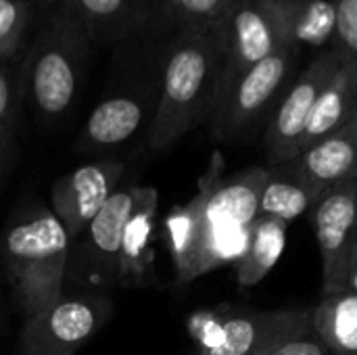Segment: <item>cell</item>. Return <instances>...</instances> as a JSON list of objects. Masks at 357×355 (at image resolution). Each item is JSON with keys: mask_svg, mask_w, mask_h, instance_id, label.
Returning <instances> with one entry per match:
<instances>
[{"mask_svg": "<svg viewBox=\"0 0 357 355\" xmlns=\"http://www.w3.org/2000/svg\"><path fill=\"white\" fill-rule=\"evenodd\" d=\"M268 167L255 165L224 176V159L213 155L197 195L172 207L163 220V236L178 285H188L218 268L234 266L259 218V195Z\"/></svg>", "mask_w": 357, "mask_h": 355, "instance_id": "obj_1", "label": "cell"}, {"mask_svg": "<svg viewBox=\"0 0 357 355\" xmlns=\"http://www.w3.org/2000/svg\"><path fill=\"white\" fill-rule=\"evenodd\" d=\"M172 31V25L149 27L111 48L107 88L75 138V149L82 155L109 157L136 136L146 138L159 105L163 59Z\"/></svg>", "mask_w": 357, "mask_h": 355, "instance_id": "obj_2", "label": "cell"}, {"mask_svg": "<svg viewBox=\"0 0 357 355\" xmlns=\"http://www.w3.org/2000/svg\"><path fill=\"white\" fill-rule=\"evenodd\" d=\"M224 56V19L172 31L163 59L157 113L144 138L149 151L167 153L188 132L209 121Z\"/></svg>", "mask_w": 357, "mask_h": 355, "instance_id": "obj_3", "label": "cell"}, {"mask_svg": "<svg viewBox=\"0 0 357 355\" xmlns=\"http://www.w3.org/2000/svg\"><path fill=\"white\" fill-rule=\"evenodd\" d=\"M94 44L67 4H54L21 63V96L42 126H54L75 105Z\"/></svg>", "mask_w": 357, "mask_h": 355, "instance_id": "obj_4", "label": "cell"}, {"mask_svg": "<svg viewBox=\"0 0 357 355\" xmlns=\"http://www.w3.org/2000/svg\"><path fill=\"white\" fill-rule=\"evenodd\" d=\"M0 257L23 322L65 293L69 239L48 205L27 201L8 218L0 239Z\"/></svg>", "mask_w": 357, "mask_h": 355, "instance_id": "obj_5", "label": "cell"}, {"mask_svg": "<svg viewBox=\"0 0 357 355\" xmlns=\"http://www.w3.org/2000/svg\"><path fill=\"white\" fill-rule=\"evenodd\" d=\"M310 4V0H238L228 10L224 17L226 56L213 109L243 73L287 42L299 40Z\"/></svg>", "mask_w": 357, "mask_h": 355, "instance_id": "obj_6", "label": "cell"}, {"mask_svg": "<svg viewBox=\"0 0 357 355\" xmlns=\"http://www.w3.org/2000/svg\"><path fill=\"white\" fill-rule=\"evenodd\" d=\"M301 46L299 40L287 42L232 84L205 123L213 140L238 142L268 123L278 100L293 82Z\"/></svg>", "mask_w": 357, "mask_h": 355, "instance_id": "obj_7", "label": "cell"}, {"mask_svg": "<svg viewBox=\"0 0 357 355\" xmlns=\"http://www.w3.org/2000/svg\"><path fill=\"white\" fill-rule=\"evenodd\" d=\"M113 301L102 291L63 293L56 303L23 322L17 355H75L111 318Z\"/></svg>", "mask_w": 357, "mask_h": 355, "instance_id": "obj_8", "label": "cell"}, {"mask_svg": "<svg viewBox=\"0 0 357 355\" xmlns=\"http://www.w3.org/2000/svg\"><path fill=\"white\" fill-rule=\"evenodd\" d=\"M136 184L119 186L84 232L69 243L65 287L79 291H107L117 287V262L123 226L134 207Z\"/></svg>", "mask_w": 357, "mask_h": 355, "instance_id": "obj_9", "label": "cell"}, {"mask_svg": "<svg viewBox=\"0 0 357 355\" xmlns=\"http://www.w3.org/2000/svg\"><path fill=\"white\" fill-rule=\"evenodd\" d=\"M341 65V54L333 46H328L318 52L307 63V67L291 82L266 123L264 144L268 165H278L301 155L303 132L307 128L314 105L328 82L337 75Z\"/></svg>", "mask_w": 357, "mask_h": 355, "instance_id": "obj_10", "label": "cell"}, {"mask_svg": "<svg viewBox=\"0 0 357 355\" xmlns=\"http://www.w3.org/2000/svg\"><path fill=\"white\" fill-rule=\"evenodd\" d=\"M310 213L322 262V295L345 291L357 239V180L324 190Z\"/></svg>", "mask_w": 357, "mask_h": 355, "instance_id": "obj_11", "label": "cell"}, {"mask_svg": "<svg viewBox=\"0 0 357 355\" xmlns=\"http://www.w3.org/2000/svg\"><path fill=\"white\" fill-rule=\"evenodd\" d=\"M126 176V163L115 157H100L61 176L50 188V209L75 241L107 201L119 190Z\"/></svg>", "mask_w": 357, "mask_h": 355, "instance_id": "obj_12", "label": "cell"}, {"mask_svg": "<svg viewBox=\"0 0 357 355\" xmlns=\"http://www.w3.org/2000/svg\"><path fill=\"white\" fill-rule=\"evenodd\" d=\"M312 328V308L228 312L218 339L197 355H268Z\"/></svg>", "mask_w": 357, "mask_h": 355, "instance_id": "obj_13", "label": "cell"}, {"mask_svg": "<svg viewBox=\"0 0 357 355\" xmlns=\"http://www.w3.org/2000/svg\"><path fill=\"white\" fill-rule=\"evenodd\" d=\"M86 25L94 46L113 48L119 40L157 25H172L167 0H65Z\"/></svg>", "mask_w": 357, "mask_h": 355, "instance_id": "obj_14", "label": "cell"}, {"mask_svg": "<svg viewBox=\"0 0 357 355\" xmlns=\"http://www.w3.org/2000/svg\"><path fill=\"white\" fill-rule=\"evenodd\" d=\"M159 209V190L155 186L136 184L134 207L123 226L119 262H117V287L140 289L146 287L155 272V226Z\"/></svg>", "mask_w": 357, "mask_h": 355, "instance_id": "obj_15", "label": "cell"}, {"mask_svg": "<svg viewBox=\"0 0 357 355\" xmlns=\"http://www.w3.org/2000/svg\"><path fill=\"white\" fill-rule=\"evenodd\" d=\"M297 161L322 192L357 180V113L339 130L307 146Z\"/></svg>", "mask_w": 357, "mask_h": 355, "instance_id": "obj_16", "label": "cell"}, {"mask_svg": "<svg viewBox=\"0 0 357 355\" xmlns=\"http://www.w3.org/2000/svg\"><path fill=\"white\" fill-rule=\"evenodd\" d=\"M322 190L303 174L297 157L278 165H268V176L259 195V216L274 218L291 226L310 213Z\"/></svg>", "mask_w": 357, "mask_h": 355, "instance_id": "obj_17", "label": "cell"}, {"mask_svg": "<svg viewBox=\"0 0 357 355\" xmlns=\"http://www.w3.org/2000/svg\"><path fill=\"white\" fill-rule=\"evenodd\" d=\"M312 331L333 355H357V295L349 289L322 295L312 308Z\"/></svg>", "mask_w": 357, "mask_h": 355, "instance_id": "obj_18", "label": "cell"}, {"mask_svg": "<svg viewBox=\"0 0 357 355\" xmlns=\"http://www.w3.org/2000/svg\"><path fill=\"white\" fill-rule=\"evenodd\" d=\"M289 226L274 218L259 216L251 228L249 245L243 257L234 264L236 285L241 289L257 287L280 262L287 247Z\"/></svg>", "mask_w": 357, "mask_h": 355, "instance_id": "obj_19", "label": "cell"}, {"mask_svg": "<svg viewBox=\"0 0 357 355\" xmlns=\"http://www.w3.org/2000/svg\"><path fill=\"white\" fill-rule=\"evenodd\" d=\"M357 113V86L349 67L343 63L337 75L328 82V86L322 90L320 98L314 105V111L310 115L307 128L303 132L301 153L312 146L314 142L326 138L335 130H339L343 123H347Z\"/></svg>", "mask_w": 357, "mask_h": 355, "instance_id": "obj_20", "label": "cell"}, {"mask_svg": "<svg viewBox=\"0 0 357 355\" xmlns=\"http://www.w3.org/2000/svg\"><path fill=\"white\" fill-rule=\"evenodd\" d=\"M23 59L0 63V188L4 186L17 149V115L21 96Z\"/></svg>", "mask_w": 357, "mask_h": 355, "instance_id": "obj_21", "label": "cell"}, {"mask_svg": "<svg viewBox=\"0 0 357 355\" xmlns=\"http://www.w3.org/2000/svg\"><path fill=\"white\" fill-rule=\"evenodd\" d=\"M33 15V0H0V63L25 56V40Z\"/></svg>", "mask_w": 357, "mask_h": 355, "instance_id": "obj_22", "label": "cell"}, {"mask_svg": "<svg viewBox=\"0 0 357 355\" xmlns=\"http://www.w3.org/2000/svg\"><path fill=\"white\" fill-rule=\"evenodd\" d=\"M238 0H167V15L174 29L209 25L228 15Z\"/></svg>", "mask_w": 357, "mask_h": 355, "instance_id": "obj_23", "label": "cell"}, {"mask_svg": "<svg viewBox=\"0 0 357 355\" xmlns=\"http://www.w3.org/2000/svg\"><path fill=\"white\" fill-rule=\"evenodd\" d=\"M333 48L349 67L357 86V0H333Z\"/></svg>", "mask_w": 357, "mask_h": 355, "instance_id": "obj_24", "label": "cell"}, {"mask_svg": "<svg viewBox=\"0 0 357 355\" xmlns=\"http://www.w3.org/2000/svg\"><path fill=\"white\" fill-rule=\"evenodd\" d=\"M268 355H333L326 345L316 337V333L310 328L297 337L287 339L284 343L276 345Z\"/></svg>", "mask_w": 357, "mask_h": 355, "instance_id": "obj_25", "label": "cell"}, {"mask_svg": "<svg viewBox=\"0 0 357 355\" xmlns=\"http://www.w3.org/2000/svg\"><path fill=\"white\" fill-rule=\"evenodd\" d=\"M347 289L351 293L357 295V239L356 245H354V253H351V259H349V272H347Z\"/></svg>", "mask_w": 357, "mask_h": 355, "instance_id": "obj_26", "label": "cell"}, {"mask_svg": "<svg viewBox=\"0 0 357 355\" xmlns=\"http://www.w3.org/2000/svg\"><path fill=\"white\" fill-rule=\"evenodd\" d=\"M33 2H44V4H61V2H65V0H33Z\"/></svg>", "mask_w": 357, "mask_h": 355, "instance_id": "obj_27", "label": "cell"}, {"mask_svg": "<svg viewBox=\"0 0 357 355\" xmlns=\"http://www.w3.org/2000/svg\"><path fill=\"white\" fill-rule=\"evenodd\" d=\"M4 328V318H2V312H0V331Z\"/></svg>", "mask_w": 357, "mask_h": 355, "instance_id": "obj_28", "label": "cell"}]
</instances>
